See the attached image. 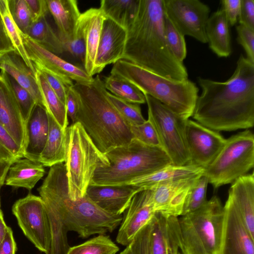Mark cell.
<instances>
[{
    "mask_svg": "<svg viewBox=\"0 0 254 254\" xmlns=\"http://www.w3.org/2000/svg\"><path fill=\"white\" fill-rule=\"evenodd\" d=\"M0 14L15 52L22 57L27 65L36 72V70L30 60L24 48L21 36V32L13 20L10 12L8 0H0Z\"/></svg>",
    "mask_w": 254,
    "mask_h": 254,
    "instance_id": "35",
    "label": "cell"
},
{
    "mask_svg": "<svg viewBox=\"0 0 254 254\" xmlns=\"http://www.w3.org/2000/svg\"><path fill=\"white\" fill-rule=\"evenodd\" d=\"M49 132L39 162L44 167H52L65 162L66 154V130H63L48 113Z\"/></svg>",
    "mask_w": 254,
    "mask_h": 254,
    "instance_id": "30",
    "label": "cell"
},
{
    "mask_svg": "<svg viewBox=\"0 0 254 254\" xmlns=\"http://www.w3.org/2000/svg\"><path fill=\"white\" fill-rule=\"evenodd\" d=\"M12 211L25 236L38 250L47 254L51 246V226L41 197L29 193L14 203Z\"/></svg>",
    "mask_w": 254,
    "mask_h": 254,
    "instance_id": "11",
    "label": "cell"
},
{
    "mask_svg": "<svg viewBox=\"0 0 254 254\" xmlns=\"http://www.w3.org/2000/svg\"><path fill=\"white\" fill-rule=\"evenodd\" d=\"M229 23L221 7L208 18L205 32L209 47L218 57L227 58L232 53Z\"/></svg>",
    "mask_w": 254,
    "mask_h": 254,
    "instance_id": "28",
    "label": "cell"
},
{
    "mask_svg": "<svg viewBox=\"0 0 254 254\" xmlns=\"http://www.w3.org/2000/svg\"><path fill=\"white\" fill-rule=\"evenodd\" d=\"M237 41L244 49L247 58L254 64V30L239 24L236 26Z\"/></svg>",
    "mask_w": 254,
    "mask_h": 254,
    "instance_id": "44",
    "label": "cell"
},
{
    "mask_svg": "<svg viewBox=\"0 0 254 254\" xmlns=\"http://www.w3.org/2000/svg\"><path fill=\"white\" fill-rule=\"evenodd\" d=\"M179 254H182L181 252H179Z\"/></svg>",
    "mask_w": 254,
    "mask_h": 254,
    "instance_id": "57",
    "label": "cell"
},
{
    "mask_svg": "<svg viewBox=\"0 0 254 254\" xmlns=\"http://www.w3.org/2000/svg\"><path fill=\"white\" fill-rule=\"evenodd\" d=\"M3 71L5 77L18 104L21 116L25 124L36 103L33 96L28 90L21 86L10 75L6 73L4 71Z\"/></svg>",
    "mask_w": 254,
    "mask_h": 254,
    "instance_id": "40",
    "label": "cell"
},
{
    "mask_svg": "<svg viewBox=\"0 0 254 254\" xmlns=\"http://www.w3.org/2000/svg\"><path fill=\"white\" fill-rule=\"evenodd\" d=\"M36 70L45 108L60 127L63 130H66L68 122L65 104L52 89L42 72L37 69Z\"/></svg>",
    "mask_w": 254,
    "mask_h": 254,
    "instance_id": "33",
    "label": "cell"
},
{
    "mask_svg": "<svg viewBox=\"0 0 254 254\" xmlns=\"http://www.w3.org/2000/svg\"><path fill=\"white\" fill-rule=\"evenodd\" d=\"M119 254H133L130 244L126 246L125 249Z\"/></svg>",
    "mask_w": 254,
    "mask_h": 254,
    "instance_id": "56",
    "label": "cell"
},
{
    "mask_svg": "<svg viewBox=\"0 0 254 254\" xmlns=\"http://www.w3.org/2000/svg\"><path fill=\"white\" fill-rule=\"evenodd\" d=\"M29 7L32 22L49 12L46 0H25Z\"/></svg>",
    "mask_w": 254,
    "mask_h": 254,
    "instance_id": "50",
    "label": "cell"
},
{
    "mask_svg": "<svg viewBox=\"0 0 254 254\" xmlns=\"http://www.w3.org/2000/svg\"><path fill=\"white\" fill-rule=\"evenodd\" d=\"M148 107V120L153 125L160 147L176 166L191 165L186 139L184 119L158 100L144 94Z\"/></svg>",
    "mask_w": 254,
    "mask_h": 254,
    "instance_id": "10",
    "label": "cell"
},
{
    "mask_svg": "<svg viewBox=\"0 0 254 254\" xmlns=\"http://www.w3.org/2000/svg\"><path fill=\"white\" fill-rule=\"evenodd\" d=\"M49 12L53 16L63 44L74 35L81 13L76 0H46Z\"/></svg>",
    "mask_w": 254,
    "mask_h": 254,
    "instance_id": "26",
    "label": "cell"
},
{
    "mask_svg": "<svg viewBox=\"0 0 254 254\" xmlns=\"http://www.w3.org/2000/svg\"><path fill=\"white\" fill-rule=\"evenodd\" d=\"M199 177L180 180L148 189L152 190V202L156 213L175 217L181 216L186 197L192 186Z\"/></svg>",
    "mask_w": 254,
    "mask_h": 254,
    "instance_id": "20",
    "label": "cell"
},
{
    "mask_svg": "<svg viewBox=\"0 0 254 254\" xmlns=\"http://www.w3.org/2000/svg\"><path fill=\"white\" fill-rule=\"evenodd\" d=\"M221 3L229 25L234 26L240 14L241 0H223Z\"/></svg>",
    "mask_w": 254,
    "mask_h": 254,
    "instance_id": "48",
    "label": "cell"
},
{
    "mask_svg": "<svg viewBox=\"0 0 254 254\" xmlns=\"http://www.w3.org/2000/svg\"><path fill=\"white\" fill-rule=\"evenodd\" d=\"M64 45L65 52H68L74 58L81 62L83 65L85 47L82 32L78 24L73 39Z\"/></svg>",
    "mask_w": 254,
    "mask_h": 254,
    "instance_id": "45",
    "label": "cell"
},
{
    "mask_svg": "<svg viewBox=\"0 0 254 254\" xmlns=\"http://www.w3.org/2000/svg\"><path fill=\"white\" fill-rule=\"evenodd\" d=\"M201 88L193 118L217 131L248 129L254 124V64L241 54L232 76L218 82L198 77Z\"/></svg>",
    "mask_w": 254,
    "mask_h": 254,
    "instance_id": "1",
    "label": "cell"
},
{
    "mask_svg": "<svg viewBox=\"0 0 254 254\" xmlns=\"http://www.w3.org/2000/svg\"><path fill=\"white\" fill-rule=\"evenodd\" d=\"M22 157L23 149L0 125V161L13 163Z\"/></svg>",
    "mask_w": 254,
    "mask_h": 254,
    "instance_id": "41",
    "label": "cell"
},
{
    "mask_svg": "<svg viewBox=\"0 0 254 254\" xmlns=\"http://www.w3.org/2000/svg\"><path fill=\"white\" fill-rule=\"evenodd\" d=\"M139 4V0H102L99 8L127 31L136 18Z\"/></svg>",
    "mask_w": 254,
    "mask_h": 254,
    "instance_id": "31",
    "label": "cell"
},
{
    "mask_svg": "<svg viewBox=\"0 0 254 254\" xmlns=\"http://www.w3.org/2000/svg\"><path fill=\"white\" fill-rule=\"evenodd\" d=\"M45 173L44 166L39 161L22 157L11 164L5 177L4 184L31 190Z\"/></svg>",
    "mask_w": 254,
    "mask_h": 254,
    "instance_id": "29",
    "label": "cell"
},
{
    "mask_svg": "<svg viewBox=\"0 0 254 254\" xmlns=\"http://www.w3.org/2000/svg\"><path fill=\"white\" fill-rule=\"evenodd\" d=\"M47 15L33 22L24 34L50 52L61 55L65 52L64 44L47 20Z\"/></svg>",
    "mask_w": 254,
    "mask_h": 254,
    "instance_id": "32",
    "label": "cell"
},
{
    "mask_svg": "<svg viewBox=\"0 0 254 254\" xmlns=\"http://www.w3.org/2000/svg\"><path fill=\"white\" fill-rule=\"evenodd\" d=\"M150 222L143 227L130 243L133 254H151Z\"/></svg>",
    "mask_w": 254,
    "mask_h": 254,
    "instance_id": "46",
    "label": "cell"
},
{
    "mask_svg": "<svg viewBox=\"0 0 254 254\" xmlns=\"http://www.w3.org/2000/svg\"><path fill=\"white\" fill-rule=\"evenodd\" d=\"M71 89L78 104L76 122L101 152L105 154L130 142L133 138L130 125L110 101L99 75L90 82H75Z\"/></svg>",
    "mask_w": 254,
    "mask_h": 254,
    "instance_id": "4",
    "label": "cell"
},
{
    "mask_svg": "<svg viewBox=\"0 0 254 254\" xmlns=\"http://www.w3.org/2000/svg\"><path fill=\"white\" fill-rule=\"evenodd\" d=\"M12 50H15L14 46L0 14V56Z\"/></svg>",
    "mask_w": 254,
    "mask_h": 254,
    "instance_id": "52",
    "label": "cell"
},
{
    "mask_svg": "<svg viewBox=\"0 0 254 254\" xmlns=\"http://www.w3.org/2000/svg\"><path fill=\"white\" fill-rule=\"evenodd\" d=\"M39 70L42 72L53 91L65 104L67 91L69 88H67L61 80L50 73L43 70Z\"/></svg>",
    "mask_w": 254,
    "mask_h": 254,
    "instance_id": "49",
    "label": "cell"
},
{
    "mask_svg": "<svg viewBox=\"0 0 254 254\" xmlns=\"http://www.w3.org/2000/svg\"><path fill=\"white\" fill-rule=\"evenodd\" d=\"M150 248L151 254H179L178 217L155 213L150 222Z\"/></svg>",
    "mask_w": 254,
    "mask_h": 254,
    "instance_id": "19",
    "label": "cell"
},
{
    "mask_svg": "<svg viewBox=\"0 0 254 254\" xmlns=\"http://www.w3.org/2000/svg\"><path fill=\"white\" fill-rule=\"evenodd\" d=\"M0 210H1V209H0Z\"/></svg>",
    "mask_w": 254,
    "mask_h": 254,
    "instance_id": "58",
    "label": "cell"
},
{
    "mask_svg": "<svg viewBox=\"0 0 254 254\" xmlns=\"http://www.w3.org/2000/svg\"><path fill=\"white\" fill-rule=\"evenodd\" d=\"M164 17L163 0H139L136 18L127 30L123 59L171 80H187L186 67L167 43Z\"/></svg>",
    "mask_w": 254,
    "mask_h": 254,
    "instance_id": "2",
    "label": "cell"
},
{
    "mask_svg": "<svg viewBox=\"0 0 254 254\" xmlns=\"http://www.w3.org/2000/svg\"><path fill=\"white\" fill-rule=\"evenodd\" d=\"M0 125L22 149L25 138V123L12 91L5 77L0 72Z\"/></svg>",
    "mask_w": 254,
    "mask_h": 254,
    "instance_id": "21",
    "label": "cell"
},
{
    "mask_svg": "<svg viewBox=\"0 0 254 254\" xmlns=\"http://www.w3.org/2000/svg\"><path fill=\"white\" fill-rule=\"evenodd\" d=\"M254 166V135L249 129L226 139L225 143L203 174L214 188L232 184Z\"/></svg>",
    "mask_w": 254,
    "mask_h": 254,
    "instance_id": "9",
    "label": "cell"
},
{
    "mask_svg": "<svg viewBox=\"0 0 254 254\" xmlns=\"http://www.w3.org/2000/svg\"><path fill=\"white\" fill-rule=\"evenodd\" d=\"M119 247L109 235L99 234L79 245L70 247L66 254H117Z\"/></svg>",
    "mask_w": 254,
    "mask_h": 254,
    "instance_id": "36",
    "label": "cell"
},
{
    "mask_svg": "<svg viewBox=\"0 0 254 254\" xmlns=\"http://www.w3.org/2000/svg\"><path fill=\"white\" fill-rule=\"evenodd\" d=\"M104 85L113 95L130 103L141 104L146 103L144 95L134 84L115 74L105 77Z\"/></svg>",
    "mask_w": 254,
    "mask_h": 254,
    "instance_id": "34",
    "label": "cell"
},
{
    "mask_svg": "<svg viewBox=\"0 0 254 254\" xmlns=\"http://www.w3.org/2000/svg\"><path fill=\"white\" fill-rule=\"evenodd\" d=\"M141 189L130 185H89L86 194L101 209L112 215L120 216L127 209L133 195Z\"/></svg>",
    "mask_w": 254,
    "mask_h": 254,
    "instance_id": "18",
    "label": "cell"
},
{
    "mask_svg": "<svg viewBox=\"0 0 254 254\" xmlns=\"http://www.w3.org/2000/svg\"><path fill=\"white\" fill-rule=\"evenodd\" d=\"M208 183L207 178L203 175L197 179L186 197L181 215L196 210L206 202V193Z\"/></svg>",
    "mask_w": 254,
    "mask_h": 254,
    "instance_id": "38",
    "label": "cell"
},
{
    "mask_svg": "<svg viewBox=\"0 0 254 254\" xmlns=\"http://www.w3.org/2000/svg\"><path fill=\"white\" fill-rule=\"evenodd\" d=\"M229 198L247 229L254 238V175L246 174L232 184Z\"/></svg>",
    "mask_w": 254,
    "mask_h": 254,
    "instance_id": "24",
    "label": "cell"
},
{
    "mask_svg": "<svg viewBox=\"0 0 254 254\" xmlns=\"http://www.w3.org/2000/svg\"><path fill=\"white\" fill-rule=\"evenodd\" d=\"M133 138L149 145L160 146L156 131L149 120L140 125L130 126Z\"/></svg>",
    "mask_w": 254,
    "mask_h": 254,
    "instance_id": "43",
    "label": "cell"
},
{
    "mask_svg": "<svg viewBox=\"0 0 254 254\" xmlns=\"http://www.w3.org/2000/svg\"><path fill=\"white\" fill-rule=\"evenodd\" d=\"M164 14L184 35L208 43L205 27L210 8L198 0H163Z\"/></svg>",
    "mask_w": 254,
    "mask_h": 254,
    "instance_id": "12",
    "label": "cell"
},
{
    "mask_svg": "<svg viewBox=\"0 0 254 254\" xmlns=\"http://www.w3.org/2000/svg\"><path fill=\"white\" fill-rule=\"evenodd\" d=\"M125 212L116 241L126 247L139 231L151 222L156 213L152 202V190L141 189L137 192Z\"/></svg>",
    "mask_w": 254,
    "mask_h": 254,
    "instance_id": "15",
    "label": "cell"
},
{
    "mask_svg": "<svg viewBox=\"0 0 254 254\" xmlns=\"http://www.w3.org/2000/svg\"><path fill=\"white\" fill-rule=\"evenodd\" d=\"M185 133L190 165L203 169L214 160L226 142L218 131L189 119L186 121Z\"/></svg>",
    "mask_w": 254,
    "mask_h": 254,
    "instance_id": "14",
    "label": "cell"
},
{
    "mask_svg": "<svg viewBox=\"0 0 254 254\" xmlns=\"http://www.w3.org/2000/svg\"><path fill=\"white\" fill-rule=\"evenodd\" d=\"M8 226L6 225L2 211H0V244L2 243L6 235Z\"/></svg>",
    "mask_w": 254,
    "mask_h": 254,
    "instance_id": "55",
    "label": "cell"
},
{
    "mask_svg": "<svg viewBox=\"0 0 254 254\" xmlns=\"http://www.w3.org/2000/svg\"><path fill=\"white\" fill-rule=\"evenodd\" d=\"M105 18V15L99 8H91L81 13L77 23L82 32L85 47L83 69L92 77Z\"/></svg>",
    "mask_w": 254,
    "mask_h": 254,
    "instance_id": "23",
    "label": "cell"
},
{
    "mask_svg": "<svg viewBox=\"0 0 254 254\" xmlns=\"http://www.w3.org/2000/svg\"><path fill=\"white\" fill-rule=\"evenodd\" d=\"M9 9L15 23L25 34L32 23L31 13L25 0H8Z\"/></svg>",
    "mask_w": 254,
    "mask_h": 254,
    "instance_id": "42",
    "label": "cell"
},
{
    "mask_svg": "<svg viewBox=\"0 0 254 254\" xmlns=\"http://www.w3.org/2000/svg\"><path fill=\"white\" fill-rule=\"evenodd\" d=\"M21 38L28 56L35 69L45 70L61 80L67 88L76 83H88L93 77L78 65L69 63L45 49L21 32Z\"/></svg>",
    "mask_w": 254,
    "mask_h": 254,
    "instance_id": "13",
    "label": "cell"
},
{
    "mask_svg": "<svg viewBox=\"0 0 254 254\" xmlns=\"http://www.w3.org/2000/svg\"><path fill=\"white\" fill-rule=\"evenodd\" d=\"M38 191L46 208L57 214L68 232H76L81 238L112 232L122 221V215L104 211L86 194L75 200L71 199L63 163L50 167Z\"/></svg>",
    "mask_w": 254,
    "mask_h": 254,
    "instance_id": "3",
    "label": "cell"
},
{
    "mask_svg": "<svg viewBox=\"0 0 254 254\" xmlns=\"http://www.w3.org/2000/svg\"><path fill=\"white\" fill-rule=\"evenodd\" d=\"M223 209L224 219L219 254H254V238L228 198Z\"/></svg>",
    "mask_w": 254,
    "mask_h": 254,
    "instance_id": "16",
    "label": "cell"
},
{
    "mask_svg": "<svg viewBox=\"0 0 254 254\" xmlns=\"http://www.w3.org/2000/svg\"><path fill=\"white\" fill-rule=\"evenodd\" d=\"M109 164L96 170L90 185H128L134 179L172 164L160 146L145 144L133 138L128 144L105 154Z\"/></svg>",
    "mask_w": 254,
    "mask_h": 254,
    "instance_id": "5",
    "label": "cell"
},
{
    "mask_svg": "<svg viewBox=\"0 0 254 254\" xmlns=\"http://www.w3.org/2000/svg\"><path fill=\"white\" fill-rule=\"evenodd\" d=\"M16 245L11 229L8 227L4 239L0 244V254H15Z\"/></svg>",
    "mask_w": 254,
    "mask_h": 254,
    "instance_id": "53",
    "label": "cell"
},
{
    "mask_svg": "<svg viewBox=\"0 0 254 254\" xmlns=\"http://www.w3.org/2000/svg\"><path fill=\"white\" fill-rule=\"evenodd\" d=\"M0 69L4 71L28 90L36 104L45 107L36 72L27 65L15 50L0 56Z\"/></svg>",
    "mask_w": 254,
    "mask_h": 254,
    "instance_id": "25",
    "label": "cell"
},
{
    "mask_svg": "<svg viewBox=\"0 0 254 254\" xmlns=\"http://www.w3.org/2000/svg\"><path fill=\"white\" fill-rule=\"evenodd\" d=\"M49 118L46 108L36 104L25 124L23 157L39 161L49 132Z\"/></svg>",
    "mask_w": 254,
    "mask_h": 254,
    "instance_id": "22",
    "label": "cell"
},
{
    "mask_svg": "<svg viewBox=\"0 0 254 254\" xmlns=\"http://www.w3.org/2000/svg\"><path fill=\"white\" fill-rule=\"evenodd\" d=\"M127 31L109 17L103 21L95 62L93 75L108 65L124 58Z\"/></svg>",
    "mask_w": 254,
    "mask_h": 254,
    "instance_id": "17",
    "label": "cell"
},
{
    "mask_svg": "<svg viewBox=\"0 0 254 254\" xmlns=\"http://www.w3.org/2000/svg\"><path fill=\"white\" fill-rule=\"evenodd\" d=\"M12 163L0 161V187L4 184L7 171Z\"/></svg>",
    "mask_w": 254,
    "mask_h": 254,
    "instance_id": "54",
    "label": "cell"
},
{
    "mask_svg": "<svg viewBox=\"0 0 254 254\" xmlns=\"http://www.w3.org/2000/svg\"><path fill=\"white\" fill-rule=\"evenodd\" d=\"M107 96L121 116L130 126L140 125L146 121L142 115L139 104L125 101L108 91Z\"/></svg>",
    "mask_w": 254,
    "mask_h": 254,
    "instance_id": "39",
    "label": "cell"
},
{
    "mask_svg": "<svg viewBox=\"0 0 254 254\" xmlns=\"http://www.w3.org/2000/svg\"><path fill=\"white\" fill-rule=\"evenodd\" d=\"M164 29L165 38L171 51L179 62L183 63L187 54L185 36L176 28L165 14Z\"/></svg>",
    "mask_w": 254,
    "mask_h": 254,
    "instance_id": "37",
    "label": "cell"
},
{
    "mask_svg": "<svg viewBox=\"0 0 254 254\" xmlns=\"http://www.w3.org/2000/svg\"><path fill=\"white\" fill-rule=\"evenodd\" d=\"M110 74L130 82L143 94L158 100L184 119L193 115L199 89L189 79L171 80L124 59L113 64Z\"/></svg>",
    "mask_w": 254,
    "mask_h": 254,
    "instance_id": "6",
    "label": "cell"
},
{
    "mask_svg": "<svg viewBox=\"0 0 254 254\" xmlns=\"http://www.w3.org/2000/svg\"><path fill=\"white\" fill-rule=\"evenodd\" d=\"M239 24L254 30V0H241Z\"/></svg>",
    "mask_w": 254,
    "mask_h": 254,
    "instance_id": "47",
    "label": "cell"
},
{
    "mask_svg": "<svg viewBox=\"0 0 254 254\" xmlns=\"http://www.w3.org/2000/svg\"><path fill=\"white\" fill-rule=\"evenodd\" d=\"M65 106L67 117L70 118L72 124L76 123L78 104L71 87L67 91Z\"/></svg>",
    "mask_w": 254,
    "mask_h": 254,
    "instance_id": "51",
    "label": "cell"
},
{
    "mask_svg": "<svg viewBox=\"0 0 254 254\" xmlns=\"http://www.w3.org/2000/svg\"><path fill=\"white\" fill-rule=\"evenodd\" d=\"M204 169L193 166H167L152 173L132 180L129 185L141 189H150L174 182L199 177Z\"/></svg>",
    "mask_w": 254,
    "mask_h": 254,
    "instance_id": "27",
    "label": "cell"
},
{
    "mask_svg": "<svg viewBox=\"0 0 254 254\" xmlns=\"http://www.w3.org/2000/svg\"><path fill=\"white\" fill-rule=\"evenodd\" d=\"M224 212L213 196L200 208L178 217L182 254H219Z\"/></svg>",
    "mask_w": 254,
    "mask_h": 254,
    "instance_id": "7",
    "label": "cell"
},
{
    "mask_svg": "<svg viewBox=\"0 0 254 254\" xmlns=\"http://www.w3.org/2000/svg\"><path fill=\"white\" fill-rule=\"evenodd\" d=\"M64 166L69 197L76 200L86 195L93 176L98 168L109 164L78 122L66 129V154Z\"/></svg>",
    "mask_w": 254,
    "mask_h": 254,
    "instance_id": "8",
    "label": "cell"
}]
</instances>
